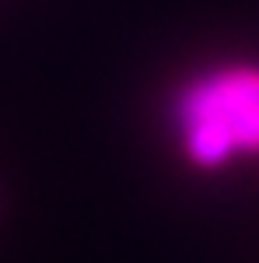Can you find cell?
<instances>
[{
  "instance_id": "cell-1",
  "label": "cell",
  "mask_w": 259,
  "mask_h": 263,
  "mask_svg": "<svg viewBox=\"0 0 259 263\" xmlns=\"http://www.w3.org/2000/svg\"><path fill=\"white\" fill-rule=\"evenodd\" d=\"M172 123L186 158L221 168L238 155H259V67H217L179 91Z\"/></svg>"
}]
</instances>
